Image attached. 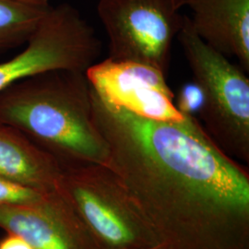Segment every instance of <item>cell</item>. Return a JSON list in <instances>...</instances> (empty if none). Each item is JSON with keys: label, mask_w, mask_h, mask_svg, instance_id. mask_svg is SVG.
<instances>
[{"label": "cell", "mask_w": 249, "mask_h": 249, "mask_svg": "<svg viewBox=\"0 0 249 249\" xmlns=\"http://www.w3.org/2000/svg\"><path fill=\"white\" fill-rule=\"evenodd\" d=\"M92 116L112 170L143 220L170 249H249V174L199 120L146 119L91 89Z\"/></svg>", "instance_id": "6da1fadb"}, {"label": "cell", "mask_w": 249, "mask_h": 249, "mask_svg": "<svg viewBox=\"0 0 249 249\" xmlns=\"http://www.w3.org/2000/svg\"><path fill=\"white\" fill-rule=\"evenodd\" d=\"M0 122L62 164L108 163L109 150L93 120L85 72L56 70L11 84L0 91Z\"/></svg>", "instance_id": "7a4b0ae2"}, {"label": "cell", "mask_w": 249, "mask_h": 249, "mask_svg": "<svg viewBox=\"0 0 249 249\" xmlns=\"http://www.w3.org/2000/svg\"><path fill=\"white\" fill-rule=\"evenodd\" d=\"M177 39L193 80L204 95L197 119L224 153L241 163H249V79L246 71L205 44L187 16Z\"/></svg>", "instance_id": "3957f363"}, {"label": "cell", "mask_w": 249, "mask_h": 249, "mask_svg": "<svg viewBox=\"0 0 249 249\" xmlns=\"http://www.w3.org/2000/svg\"><path fill=\"white\" fill-rule=\"evenodd\" d=\"M60 189L100 249H146L161 245L116 175L107 165L62 164Z\"/></svg>", "instance_id": "277c9868"}, {"label": "cell", "mask_w": 249, "mask_h": 249, "mask_svg": "<svg viewBox=\"0 0 249 249\" xmlns=\"http://www.w3.org/2000/svg\"><path fill=\"white\" fill-rule=\"evenodd\" d=\"M184 0H99L97 13L109 39V58L142 63L165 75L183 26Z\"/></svg>", "instance_id": "5b68a950"}, {"label": "cell", "mask_w": 249, "mask_h": 249, "mask_svg": "<svg viewBox=\"0 0 249 249\" xmlns=\"http://www.w3.org/2000/svg\"><path fill=\"white\" fill-rule=\"evenodd\" d=\"M102 45L80 12L64 3L49 7L25 48L0 62V91L18 80L44 72H86L97 62Z\"/></svg>", "instance_id": "8992f818"}, {"label": "cell", "mask_w": 249, "mask_h": 249, "mask_svg": "<svg viewBox=\"0 0 249 249\" xmlns=\"http://www.w3.org/2000/svg\"><path fill=\"white\" fill-rule=\"evenodd\" d=\"M85 74L96 95L112 107L155 121L181 122L187 116L176 107L166 75L156 68L107 57Z\"/></svg>", "instance_id": "52a82bcc"}, {"label": "cell", "mask_w": 249, "mask_h": 249, "mask_svg": "<svg viewBox=\"0 0 249 249\" xmlns=\"http://www.w3.org/2000/svg\"><path fill=\"white\" fill-rule=\"evenodd\" d=\"M0 228L34 249H100L61 189L35 204L1 206Z\"/></svg>", "instance_id": "ba28073f"}, {"label": "cell", "mask_w": 249, "mask_h": 249, "mask_svg": "<svg viewBox=\"0 0 249 249\" xmlns=\"http://www.w3.org/2000/svg\"><path fill=\"white\" fill-rule=\"evenodd\" d=\"M191 26L205 44L249 71V0H184Z\"/></svg>", "instance_id": "9c48e42d"}, {"label": "cell", "mask_w": 249, "mask_h": 249, "mask_svg": "<svg viewBox=\"0 0 249 249\" xmlns=\"http://www.w3.org/2000/svg\"><path fill=\"white\" fill-rule=\"evenodd\" d=\"M62 163L14 127L0 122V176L44 192L60 190Z\"/></svg>", "instance_id": "30bf717a"}, {"label": "cell", "mask_w": 249, "mask_h": 249, "mask_svg": "<svg viewBox=\"0 0 249 249\" xmlns=\"http://www.w3.org/2000/svg\"><path fill=\"white\" fill-rule=\"evenodd\" d=\"M49 7H34L18 0H0V52L26 45Z\"/></svg>", "instance_id": "8fae6325"}, {"label": "cell", "mask_w": 249, "mask_h": 249, "mask_svg": "<svg viewBox=\"0 0 249 249\" xmlns=\"http://www.w3.org/2000/svg\"><path fill=\"white\" fill-rule=\"evenodd\" d=\"M50 193L0 176V207L35 204Z\"/></svg>", "instance_id": "7c38bea8"}, {"label": "cell", "mask_w": 249, "mask_h": 249, "mask_svg": "<svg viewBox=\"0 0 249 249\" xmlns=\"http://www.w3.org/2000/svg\"><path fill=\"white\" fill-rule=\"evenodd\" d=\"M175 105L183 116L196 117L200 114L204 105L202 89L195 80L184 83L175 95Z\"/></svg>", "instance_id": "4fadbf2b"}, {"label": "cell", "mask_w": 249, "mask_h": 249, "mask_svg": "<svg viewBox=\"0 0 249 249\" xmlns=\"http://www.w3.org/2000/svg\"><path fill=\"white\" fill-rule=\"evenodd\" d=\"M0 249H34L24 238L16 233L7 232L0 239Z\"/></svg>", "instance_id": "5bb4252c"}, {"label": "cell", "mask_w": 249, "mask_h": 249, "mask_svg": "<svg viewBox=\"0 0 249 249\" xmlns=\"http://www.w3.org/2000/svg\"><path fill=\"white\" fill-rule=\"evenodd\" d=\"M18 1L34 7H40V8L49 7V4H48L49 0H18Z\"/></svg>", "instance_id": "9a60e30c"}, {"label": "cell", "mask_w": 249, "mask_h": 249, "mask_svg": "<svg viewBox=\"0 0 249 249\" xmlns=\"http://www.w3.org/2000/svg\"><path fill=\"white\" fill-rule=\"evenodd\" d=\"M170 249L168 247H166V246H164V245H159V246H155V247H152V248H150V249Z\"/></svg>", "instance_id": "2e32d148"}]
</instances>
